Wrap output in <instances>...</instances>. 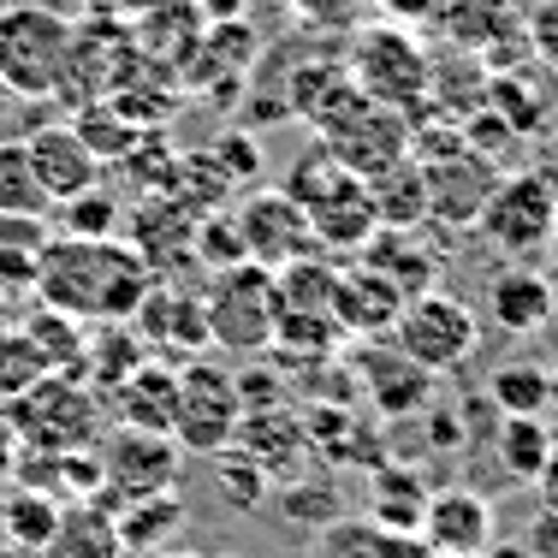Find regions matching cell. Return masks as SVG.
<instances>
[{"mask_svg":"<svg viewBox=\"0 0 558 558\" xmlns=\"http://www.w3.org/2000/svg\"><path fill=\"white\" fill-rule=\"evenodd\" d=\"M48 244H54V220L48 215H0V298L36 291Z\"/></svg>","mask_w":558,"mask_h":558,"instance_id":"cell-25","label":"cell"},{"mask_svg":"<svg viewBox=\"0 0 558 558\" xmlns=\"http://www.w3.org/2000/svg\"><path fill=\"white\" fill-rule=\"evenodd\" d=\"M535 494H541V511L558 517V428H553V451H547V470H541Z\"/></svg>","mask_w":558,"mask_h":558,"instance_id":"cell-45","label":"cell"},{"mask_svg":"<svg viewBox=\"0 0 558 558\" xmlns=\"http://www.w3.org/2000/svg\"><path fill=\"white\" fill-rule=\"evenodd\" d=\"M547 451H553V422L547 416H499L494 428V458L511 482L535 487L541 470H547Z\"/></svg>","mask_w":558,"mask_h":558,"instance_id":"cell-30","label":"cell"},{"mask_svg":"<svg viewBox=\"0 0 558 558\" xmlns=\"http://www.w3.org/2000/svg\"><path fill=\"white\" fill-rule=\"evenodd\" d=\"M392 344L410 351L422 368H434V375H451V368H463L475 356V344H482V315L463 298H451L446 286L416 291V298H404V310H398V322H392Z\"/></svg>","mask_w":558,"mask_h":558,"instance_id":"cell-8","label":"cell"},{"mask_svg":"<svg viewBox=\"0 0 558 558\" xmlns=\"http://www.w3.org/2000/svg\"><path fill=\"white\" fill-rule=\"evenodd\" d=\"M101 482L113 487L119 505L149 499V494H172L179 487V440L155 428H119L101 446Z\"/></svg>","mask_w":558,"mask_h":558,"instance_id":"cell-14","label":"cell"},{"mask_svg":"<svg viewBox=\"0 0 558 558\" xmlns=\"http://www.w3.org/2000/svg\"><path fill=\"white\" fill-rule=\"evenodd\" d=\"M351 380H356V392L368 398V410H375L380 422H410V416H422V410L434 404V392H440V375H434V368H422L410 351H398L392 333L356 339V351H351Z\"/></svg>","mask_w":558,"mask_h":558,"instance_id":"cell-11","label":"cell"},{"mask_svg":"<svg viewBox=\"0 0 558 558\" xmlns=\"http://www.w3.org/2000/svg\"><path fill=\"white\" fill-rule=\"evenodd\" d=\"M244 256V238H238V220L232 208H215V215L196 220V268L203 274H220V268H238Z\"/></svg>","mask_w":558,"mask_h":558,"instance_id":"cell-39","label":"cell"},{"mask_svg":"<svg viewBox=\"0 0 558 558\" xmlns=\"http://www.w3.org/2000/svg\"><path fill=\"white\" fill-rule=\"evenodd\" d=\"M48 220H54L60 238H119L125 208H119V196L108 184H89V191H77V196H65V203L48 208Z\"/></svg>","mask_w":558,"mask_h":558,"instance_id":"cell-34","label":"cell"},{"mask_svg":"<svg viewBox=\"0 0 558 558\" xmlns=\"http://www.w3.org/2000/svg\"><path fill=\"white\" fill-rule=\"evenodd\" d=\"M416 232H422V226H375V238L356 250V262H363V268H375L380 279H392L404 298L434 291V286H440V256H434Z\"/></svg>","mask_w":558,"mask_h":558,"instance_id":"cell-22","label":"cell"},{"mask_svg":"<svg viewBox=\"0 0 558 558\" xmlns=\"http://www.w3.org/2000/svg\"><path fill=\"white\" fill-rule=\"evenodd\" d=\"M149 286H155V274L143 268V256L125 238H60L54 232L43 274H36V298L84 327L131 322V310L143 303Z\"/></svg>","mask_w":558,"mask_h":558,"instance_id":"cell-1","label":"cell"},{"mask_svg":"<svg viewBox=\"0 0 558 558\" xmlns=\"http://www.w3.org/2000/svg\"><path fill=\"white\" fill-rule=\"evenodd\" d=\"M375 494H368V517L375 523H387L398 529V535H416V523H422V511H428V494L434 487L422 482L410 463H375Z\"/></svg>","mask_w":558,"mask_h":558,"instance_id":"cell-27","label":"cell"},{"mask_svg":"<svg viewBox=\"0 0 558 558\" xmlns=\"http://www.w3.org/2000/svg\"><path fill=\"white\" fill-rule=\"evenodd\" d=\"M196 7H203V19H208V24H220V19H244L250 0H196Z\"/></svg>","mask_w":558,"mask_h":558,"instance_id":"cell-49","label":"cell"},{"mask_svg":"<svg viewBox=\"0 0 558 558\" xmlns=\"http://www.w3.org/2000/svg\"><path fill=\"white\" fill-rule=\"evenodd\" d=\"M72 113H77V119H72V125H77V137L89 143V155H96L101 167H108V161H125V155H131V143L143 137V131L131 125V119L119 113L108 96H101V101H84V108H72Z\"/></svg>","mask_w":558,"mask_h":558,"instance_id":"cell-35","label":"cell"},{"mask_svg":"<svg viewBox=\"0 0 558 558\" xmlns=\"http://www.w3.org/2000/svg\"><path fill=\"white\" fill-rule=\"evenodd\" d=\"M482 558H541L535 547H529V541H517V535H494L482 547Z\"/></svg>","mask_w":558,"mask_h":558,"instance_id":"cell-48","label":"cell"},{"mask_svg":"<svg viewBox=\"0 0 558 558\" xmlns=\"http://www.w3.org/2000/svg\"><path fill=\"white\" fill-rule=\"evenodd\" d=\"M48 191L36 184L31 172V155H24L19 137L0 143V215H48Z\"/></svg>","mask_w":558,"mask_h":558,"instance_id":"cell-36","label":"cell"},{"mask_svg":"<svg viewBox=\"0 0 558 558\" xmlns=\"http://www.w3.org/2000/svg\"><path fill=\"white\" fill-rule=\"evenodd\" d=\"M310 131H315V143H322L339 167L356 172V179H368V172L392 167L398 155H410V113L380 108V101L363 96L356 84L344 89V96L315 119Z\"/></svg>","mask_w":558,"mask_h":558,"instance_id":"cell-5","label":"cell"},{"mask_svg":"<svg viewBox=\"0 0 558 558\" xmlns=\"http://www.w3.org/2000/svg\"><path fill=\"white\" fill-rule=\"evenodd\" d=\"M149 558H196V553H149Z\"/></svg>","mask_w":558,"mask_h":558,"instance_id":"cell-51","label":"cell"},{"mask_svg":"<svg viewBox=\"0 0 558 558\" xmlns=\"http://www.w3.org/2000/svg\"><path fill=\"white\" fill-rule=\"evenodd\" d=\"M196 220H203V215H191L172 191L143 196L137 215H131V238H125V244L137 250L143 268H149L155 279H172L179 262H196Z\"/></svg>","mask_w":558,"mask_h":558,"instance_id":"cell-18","label":"cell"},{"mask_svg":"<svg viewBox=\"0 0 558 558\" xmlns=\"http://www.w3.org/2000/svg\"><path fill=\"white\" fill-rule=\"evenodd\" d=\"M19 108H24V96H19L12 84H0V143H7V137H24V131H31V119H24Z\"/></svg>","mask_w":558,"mask_h":558,"instance_id":"cell-43","label":"cell"},{"mask_svg":"<svg viewBox=\"0 0 558 558\" xmlns=\"http://www.w3.org/2000/svg\"><path fill=\"white\" fill-rule=\"evenodd\" d=\"M553 220H558V196L529 167V172H499V184L487 191L482 215H475V232L505 262H535L541 250H553Z\"/></svg>","mask_w":558,"mask_h":558,"instance_id":"cell-6","label":"cell"},{"mask_svg":"<svg viewBox=\"0 0 558 558\" xmlns=\"http://www.w3.org/2000/svg\"><path fill=\"white\" fill-rule=\"evenodd\" d=\"M96 387L77 375H43L31 392H19L7 404V428L31 446H48V451H72L96 434Z\"/></svg>","mask_w":558,"mask_h":558,"instance_id":"cell-10","label":"cell"},{"mask_svg":"<svg viewBox=\"0 0 558 558\" xmlns=\"http://www.w3.org/2000/svg\"><path fill=\"white\" fill-rule=\"evenodd\" d=\"M422 172H428V220H446V226H475V215H482L487 191L499 184L494 172V155L470 149L463 137L446 143V155H416Z\"/></svg>","mask_w":558,"mask_h":558,"instance_id":"cell-15","label":"cell"},{"mask_svg":"<svg viewBox=\"0 0 558 558\" xmlns=\"http://www.w3.org/2000/svg\"><path fill=\"white\" fill-rule=\"evenodd\" d=\"M215 161L232 172L238 191H250V184H256V172H262V143L244 137V131H226V137L215 143Z\"/></svg>","mask_w":558,"mask_h":558,"instance_id":"cell-42","label":"cell"},{"mask_svg":"<svg viewBox=\"0 0 558 558\" xmlns=\"http://www.w3.org/2000/svg\"><path fill=\"white\" fill-rule=\"evenodd\" d=\"M232 220H238V238H244V256L268 274L298 256H315V232L286 191H238Z\"/></svg>","mask_w":558,"mask_h":558,"instance_id":"cell-13","label":"cell"},{"mask_svg":"<svg viewBox=\"0 0 558 558\" xmlns=\"http://www.w3.org/2000/svg\"><path fill=\"white\" fill-rule=\"evenodd\" d=\"M529 547H535L541 558H558V517L553 511H535V517H529Z\"/></svg>","mask_w":558,"mask_h":558,"instance_id":"cell-44","label":"cell"},{"mask_svg":"<svg viewBox=\"0 0 558 558\" xmlns=\"http://www.w3.org/2000/svg\"><path fill=\"white\" fill-rule=\"evenodd\" d=\"M499 535L494 499L475 487H434L428 511L416 523V541L428 547V558H482V547Z\"/></svg>","mask_w":558,"mask_h":558,"instance_id":"cell-16","label":"cell"},{"mask_svg":"<svg viewBox=\"0 0 558 558\" xmlns=\"http://www.w3.org/2000/svg\"><path fill=\"white\" fill-rule=\"evenodd\" d=\"M72 54V19L43 0L0 7V84H12L24 101H48Z\"/></svg>","mask_w":558,"mask_h":558,"instance_id":"cell-4","label":"cell"},{"mask_svg":"<svg viewBox=\"0 0 558 558\" xmlns=\"http://www.w3.org/2000/svg\"><path fill=\"white\" fill-rule=\"evenodd\" d=\"M553 398H558V368H553Z\"/></svg>","mask_w":558,"mask_h":558,"instance_id":"cell-52","label":"cell"},{"mask_svg":"<svg viewBox=\"0 0 558 558\" xmlns=\"http://www.w3.org/2000/svg\"><path fill=\"white\" fill-rule=\"evenodd\" d=\"M43 356H36V344L24 327H0V404H12L19 392H31L36 380H43Z\"/></svg>","mask_w":558,"mask_h":558,"instance_id":"cell-38","label":"cell"},{"mask_svg":"<svg viewBox=\"0 0 558 558\" xmlns=\"http://www.w3.org/2000/svg\"><path fill=\"white\" fill-rule=\"evenodd\" d=\"M238 416H244V398H238L232 368L208 363V356L179 363V398H172V428H167L179 440V451L215 458V451L232 446Z\"/></svg>","mask_w":558,"mask_h":558,"instance_id":"cell-9","label":"cell"},{"mask_svg":"<svg viewBox=\"0 0 558 558\" xmlns=\"http://www.w3.org/2000/svg\"><path fill=\"white\" fill-rule=\"evenodd\" d=\"M310 558H428V547H422L416 535H398V529L375 523V517H333V523L315 529L310 541Z\"/></svg>","mask_w":558,"mask_h":558,"instance_id":"cell-24","label":"cell"},{"mask_svg":"<svg viewBox=\"0 0 558 558\" xmlns=\"http://www.w3.org/2000/svg\"><path fill=\"white\" fill-rule=\"evenodd\" d=\"M286 12L310 31H356L368 0H286Z\"/></svg>","mask_w":558,"mask_h":558,"instance_id":"cell-41","label":"cell"},{"mask_svg":"<svg viewBox=\"0 0 558 558\" xmlns=\"http://www.w3.org/2000/svg\"><path fill=\"white\" fill-rule=\"evenodd\" d=\"M344 72L363 96H375L380 108H398L416 119L434 96V60L404 24L380 19V24H356L351 48H344Z\"/></svg>","mask_w":558,"mask_h":558,"instance_id":"cell-3","label":"cell"},{"mask_svg":"<svg viewBox=\"0 0 558 558\" xmlns=\"http://www.w3.org/2000/svg\"><path fill=\"white\" fill-rule=\"evenodd\" d=\"M487 404L499 410V416H547L558 404L553 398V368L547 363H529V356H517V363H499L494 375H487Z\"/></svg>","mask_w":558,"mask_h":558,"instance_id":"cell-29","label":"cell"},{"mask_svg":"<svg viewBox=\"0 0 558 558\" xmlns=\"http://www.w3.org/2000/svg\"><path fill=\"white\" fill-rule=\"evenodd\" d=\"M19 327L31 333V344H36V356H43L48 375H77L84 380V344H89L84 322H72V315H60V310L43 303V310H31Z\"/></svg>","mask_w":558,"mask_h":558,"instance_id":"cell-32","label":"cell"},{"mask_svg":"<svg viewBox=\"0 0 558 558\" xmlns=\"http://www.w3.org/2000/svg\"><path fill=\"white\" fill-rule=\"evenodd\" d=\"M208 310V351H232V356H262L274 351V274L256 262L208 274L203 291Z\"/></svg>","mask_w":558,"mask_h":558,"instance_id":"cell-7","label":"cell"},{"mask_svg":"<svg viewBox=\"0 0 558 558\" xmlns=\"http://www.w3.org/2000/svg\"><path fill=\"white\" fill-rule=\"evenodd\" d=\"M482 303H487V322H494L505 339H535L541 327L553 322V310H558L547 274L529 268V262H511V268H499L494 279H487Z\"/></svg>","mask_w":558,"mask_h":558,"instance_id":"cell-20","label":"cell"},{"mask_svg":"<svg viewBox=\"0 0 558 558\" xmlns=\"http://www.w3.org/2000/svg\"><path fill=\"white\" fill-rule=\"evenodd\" d=\"M54 523H60V505L48 499L43 487H24V482L7 487V505H0V529H7L12 547L43 553L48 535H54Z\"/></svg>","mask_w":558,"mask_h":558,"instance_id":"cell-33","label":"cell"},{"mask_svg":"<svg viewBox=\"0 0 558 558\" xmlns=\"http://www.w3.org/2000/svg\"><path fill=\"white\" fill-rule=\"evenodd\" d=\"M553 250H558V220H553Z\"/></svg>","mask_w":558,"mask_h":558,"instance_id":"cell-53","label":"cell"},{"mask_svg":"<svg viewBox=\"0 0 558 558\" xmlns=\"http://www.w3.org/2000/svg\"><path fill=\"white\" fill-rule=\"evenodd\" d=\"M113 410L125 428H172V398H179V363H161V356H143L119 387H108Z\"/></svg>","mask_w":558,"mask_h":558,"instance_id":"cell-23","label":"cell"},{"mask_svg":"<svg viewBox=\"0 0 558 558\" xmlns=\"http://www.w3.org/2000/svg\"><path fill=\"white\" fill-rule=\"evenodd\" d=\"M12 470H19V434L0 422V494L12 487Z\"/></svg>","mask_w":558,"mask_h":558,"instance_id":"cell-47","label":"cell"},{"mask_svg":"<svg viewBox=\"0 0 558 558\" xmlns=\"http://www.w3.org/2000/svg\"><path fill=\"white\" fill-rule=\"evenodd\" d=\"M43 558H125L113 511H101V505H72V511H60Z\"/></svg>","mask_w":558,"mask_h":558,"instance_id":"cell-31","label":"cell"},{"mask_svg":"<svg viewBox=\"0 0 558 558\" xmlns=\"http://www.w3.org/2000/svg\"><path fill=\"white\" fill-rule=\"evenodd\" d=\"M279 191L303 208V220H310L315 250H322V256H356V250L375 238V226H380L375 203H368V184L356 179L351 167H339L322 143L291 161V172H286Z\"/></svg>","mask_w":558,"mask_h":558,"instance_id":"cell-2","label":"cell"},{"mask_svg":"<svg viewBox=\"0 0 558 558\" xmlns=\"http://www.w3.org/2000/svg\"><path fill=\"white\" fill-rule=\"evenodd\" d=\"M131 333L143 339V351L161 363H191L208 356V310L203 291H184L179 279H155L143 291V303L131 310Z\"/></svg>","mask_w":558,"mask_h":558,"instance_id":"cell-12","label":"cell"},{"mask_svg":"<svg viewBox=\"0 0 558 558\" xmlns=\"http://www.w3.org/2000/svg\"><path fill=\"white\" fill-rule=\"evenodd\" d=\"M333 310H339L344 339H380V333H392L398 310H404V291H398L392 279H380L375 268H363L356 256H344L339 262Z\"/></svg>","mask_w":558,"mask_h":558,"instance_id":"cell-21","label":"cell"},{"mask_svg":"<svg viewBox=\"0 0 558 558\" xmlns=\"http://www.w3.org/2000/svg\"><path fill=\"white\" fill-rule=\"evenodd\" d=\"M24 155H31V172L36 184L48 191V203H65V196L89 191V184H101V161L89 155V143L77 137L72 119H54V125H31L24 131Z\"/></svg>","mask_w":558,"mask_h":558,"instance_id":"cell-17","label":"cell"},{"mask_svg":"<svg viewBox=\"0 0 558 558\" xmlns=\"http://www.w3.org/2000/svg\"><path fill=\"white\" fill-rule=\"evenodd\" d=\"M279 511L315 535L322 523H333V517H339L333 482H303V475H291V482H279Z\"/></svg>","mask_w":558,"mask_h":558,"instance_id":"cell-40","label":"cell"},{"mask_svg":"<svg viewBox=\"0 0 558 558\" xmlns=\"http://www.w3.org/2000/svg\"><path fill=\"white\" fill-rule=\"evenodd\" d=\"M380 7H387L392 19H434V12H446L451 0H380Z\"/></svg>","mask_w":558,"mask_h":558,"instance_id":"cell-46","label":"cell"},{"mask_svg":"<svg viewBox=\"0 0 558 558\" xmlns=\"http://www.w3.org/2000/svg\"><path fill=\"white\" fill-rule=\"evenodd\" d=\"M368 203L380 226H428V172L416 155H398L392 167L368 172Z\"/></svg>","mask_w":558,"mask_h":558,"instance_id":"cell-26","label":"cell"},{"mask_svg":"<svg viewBox=\"0 0 558 558\" xmlns=\"http://www.w3.org/2000/svg\"><path fill=\"white\" fill-rule=\"evenodd\" d=\"M215 487H220V499L232 505V511H262L268 505V470H262L256 458H244L238 446H226L215 451Z\"/></svg>","mask_w":558,"mask_h":558,"instance_id":"cell-37","label":"cell"},{"mask_svg":"<svg viewBox=\"0 0 558 558\" xmlns=\"http://www.w3.org/2000/svg\"><path fill=\"white\" fill-rule=\"evenodd\" d=\"M232 446L244 451V458H256L262 470H268V482H291V475H303V463H310V428H303V416L291 404H268V410H244L238 416V434Z\"/></svg>","mask_w":558,"mask_h":558,"instance_id":"cell-19","label":"cell"},{"mask_svg":"<svg viewBox=\"0 0 558 558\" xmlns=\"http://www.w3.org/2000/svg\"><path fill=\"white\" fill-rule=\"evenodd\" d=\"M12 553H19V547H12V541H7V529H0V558H12Z\"/></svg>","mask_w":558,"mask_h":558,"instance_id":"cell-50","label":"cell"},{"mask_svg":"<svg viewBox=\"0 0 558 558\" xmlns=\"http://www.w3.org/2000/svg\"><path fill=\"white\" fill-rule=\"evenodd\" d=\"M113 529H119V547L125 553H161L172 535L184 529V499L179 487L172 494H149V499H131L113 511Z\"/></svg>","mask_w":558,"mask_h":558,"instance_id":"cell-28","label":"cell"}]
</instances>
